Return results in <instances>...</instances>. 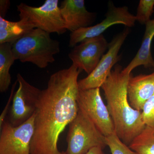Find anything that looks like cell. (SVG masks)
<instances>
[{
  "instance_id": "obj_1",
  "label": "cell",
  "mask_w": 154,
  "mask_h": 154,
  "mask_svg": "<svg viewBox=\"0 0 154 154\" xmlns=\"http://www.w3.org/2000/svg\"><path fill=\"white\" fill-rule=\"evenodd\" d=\"M82 70L72 65L50 77L41 90L35 112L34 131L30 154H64L58 148L60 136L76 116Z\"/></svg>"
},
{
  "instance_id": "obj_2",
  "label": "cell",
  "mask_w": 154,
  "mask_h": 154,
  "mask_svg": "<svg viewBox=\"0 0 154 154\" xmlns=\"http://www.w3.org/2000/svg\"><path fill=\"white\" fill-rule=\"evenodd\" d=\"M130 76L123 72L121 66L116 64L101 87L116 134L128 146L146 126L141 111L134 109L128 101L127 85Z\"/></svg>"
},
{
  "instance_id": "obj_3",
  "label": "cell",
  "mask_w": 154,
  "mask_h": 154,
  "mask_svg": "<svg viewBox=\"0 0 154 154\" xmlns=\"http://www.w3.org/2000/svg\"><path fill=\"white\" fill-rule=\"evenodd\" d=\"M12 51L16 60L30 62L44 69L55 61L54 55L60 52V42L50 33L34 28L12 44Z\"/></svg>"
},
{
  "instance_id": "obj_4",
  "label": "cell",
  "mask_w": 154,
  "mask_h": 154,
  "mask_svg": "<svg viewBox=\"0 0 154 154\" xmlns=\"http://www.w3.org/2000/svg\"><path fill=\"white\" fill-rule=\"evenodd\" d=\"M69 127L67 147L64 154H86L93 148L107 146L106 137L79 107Z\"/></svg>"
},
{
  "instance_id": "obj_5",
  "label": "cell",
  "mask_w": 154,
  "mask_h": 154,
  "mask_svg": "<svg viewBox=\"0 0 154 154\" xmlns=\"http://www.w3.org/2000/svg\"><path fill=\"white\" fill-rule=\"evenodd\" d=\"M58 0H46L38 7L22 3L17 6L20 19L30 22L35 27L50 33L62 34L67 30L62 17Z\"/></svg>"
},
{
  "instance_id": "obj_6",
  "label": "cell",
  "mask_w": 154,
  "mask_h": 154,
  "mask_svg": "<svg viewBox=\"0 0 154 154\" xmlns=\"http://www.w3.org/2000/svg\"><path fill=\"white\" fill-rule=\"evenodd\" d=\"M77 102L79 107L105 137L116 133L113 120L102 99L100 88L79 89Z\"/></svg>"
},
{
  "instance_id": "obj_7",
  "label": "cell",
  "mask_w": 154,
  "mask_h": 154,
  "mask_svg": "<svg viewBox=\"0 0 154 154\" xmlns=\"http://www.w3.org/2000/svg\"><path fill=\"white\" fill-rule=\"evenodd\" d=\"M136 21L135 16L130 13L127 7H116L110 2L105 18L102 22L94 26L80 28L71 33L69 46L74 48L86 39L102 35L113 25L121 24L127 28H131L134 26Z\"/></svg>"
},
{
  "instance_id": "obj_8",
  "label": "cell",
  "mask_w": 154,
  "mask_h": 154,
  "mask_svg": "<svg viewBox=\"0 0 154 154\" xmlns=\"http://www.w3.org/2000/svg\"><path fill=\"white\" fill-rule=\"evenodd\" d=\"M34 121L35 113L19 126L5 121L0 128V154H30Z\"/></svg>"
},
{
  "instance_id": "obj_9",
  "label": "cell",
  "mask_w": 154,
  "mask_h": 154,
  "mask_svg": "<svg viewBox=\"0 0 154 154\" xmlns=\"http://www.w3.org/2000/svg\"><path fill=\"white\" fill-rule=\"evenodd\" d=\"M129 33V28H126L113 37L109 43L107 52L102 57L94 71L86 78L79 81V89L101 88L110 74L112 68L120 60L119 52Z\"/></svg>"
},
{
  "instance_id": "obj_10",
  "label": "cell",
  "mask_w": 154,
  "mask_h": 154,
  "mask_svg": "<svg viewBox=\"0 0 154 154\" xmlns=\"http://www.w3.org/2000/svg\"><path fill=\"white\" fill-rule=\"evenodd\" d=\"M19 87L14 94L10 113V122L19 126L33 115L41 90L30 85L20 73L17 76Z\"/></svg>"
},
{
  "instance_id": "obj_11",
  "label": "cell",
  "mask_w": 154,
  "mask_h": 154,
  "mask_svg": "<svg viewBox=\"0 0 154 154\" xmlns=\"http://www.w3.org/2000/svg\"><path fill=\"white\" fill-rule=\"evenodd\" d=\"M109 43L102 34L82 42L73 48L69 57L72 65L89 75L96 69Z\"/></svg>"
},
{
  "instance_id": "obj_12",
  "label": "cell",
  "mask_w": 154,
  "mask_h": 154,
  "mask_svg": "<svg viewBox=\"0 0 154 154\" xmlns=\"http://www.w3.org/2000/svg\"><path fill=\"white\" fill-rule=\"evenodd\" d=\"M60 8L66 29L71 33L89 27L96 19V13L87 10L84 0H64Z\"/></svg>"
},
{
  "instance_id": "obj_13",
  "label": "cell",
  "mask_w": 154,
  "mask_h": 154,
  "mask_svg": "<svg viewBox=\"0 0 154 154\" xmlns=\"http://www.w3.org/2000/svg\"><path fill=\"white\" fill-rule=\"evenodd\" d=\"M154 94V72L150 74L131 76L127 85V95L130 104L141 111L147 101Z\"/></svg>"
},
{
  "instance_id": "obj_14",
  "label": "cell",
  "mask_w": 154,
  "mask_h": 154,
  "mask_svg": "<svg viewBox=\"0 0 154 154\" xmlns=\"http://www.w3.org/2000/svg\"><path fill=\"white\" fill-rule=\"evenodd\" d=\"M144 34L141 45L135 56L125 68L123 72L131 74L136 68L143 66L146 68H154V60L152 56L151 45L154 37V19L145 25Z\"/></svg>"
},
{
  "instance_id": "obj_15",
  "label": "cell",
  "mask_w": 154,
  "mask_h": 154,
  "mask_svg": "<svg viewBox=\"0 0 154 154\" xmlns=\"http://www.w3.org/2000/svg\"><path fill=\"white\" fill-rule=\"evenodd\" d=\"M34 28L32 24L24 19L11 22L0 17V44H13Z\"/></svg>"
},
{
  "instance_id": "obj_16",
  "label": "cell",
  "mask_w": 154,
  "mask_h": 154,
  "mask_svg": "<svg viewBox=\"0 0 154 154\" xmlns=\"http://www.w3.org/2000/svg\"><path fill=\"white\" fill-rule=\"evenodd\" d=\"M12 43L0 44V92L8 91L11 83L10 70L16 60L12 51Z\"/></svg>"
},
{
  "instance_id": "obj_17",
  "label": "cell",
  "mask_w": 154,
  "mask_h": 154,
  "mask_svg": "<svg viewBox=\"0 0 154 154\" xmlns=\"http://www.w3.org/2000/svg\"><path fill=\"white\" fill-rule=\"evenodd\" d=\"M128 146L138 154H154V128L146 126Z\"/></svg>"
},
{
  "instance_id": "obj_18",
  "label": "cell",
  "mask_w": 154,
  "mask_h": 154,
  "mask_svg": "<svg viewBox=\"0 0 154 154\" xmlns=\"http://www.w3.org/2000/svg\"><path fill=\"white\" fill-rule=\"evenodd\" d=\"M106 137V143L111 154H138L127 145L119 138L116 134Z\"/></svg>"
},
{
  "instance_id": "obj_19",
  "label": "cell",
  "mask_w": 154,
  "mask_h": 154,
  "mask_svg": "<svg viewBox=\"0 0 154 154\" xmlns=\"http://www.w3.org/2000/svg\"><path fill=\"white\" fill-rule=\"evenodd\" d=\"M154 0H140L135 17L136 21L146 25L150 20L154 12Z\"/></svg>"
},
{
  "instance_id": "obj_20",
  "label": "cell",
  "mask_w": 154,
  "mask_h": 154,
  "mask_svg": "<svg viewBox=\"0 0 154 154\" xmlns=\"http://www.w3.org/2000/svg\"><path fill=\"white\" fill-rule=\"evenodd\" d=\"M141 112L145 125L154 128V94L146 102Z\"/></svg>"
},
{
  "instance_id": "obj_21",
  "label": "cell",
  "mask_w": 154,
  "mask_h": 154,
  "mask_svg": "<svg viewBox=\"0 0 154 154\" xmlns=\"http://www.w3.org/2000/svg\"><path fill=\"white\" fill-rule=\"evenodd\" d=\"M17 82H18V81L17 80V81L15 82V84L13 85L12 90H11V95H10V97H9L8 100V102H7L6 106H5L4 110L1 113V115H0V128L2 127L3 124H4V122L5 121L6 116L8 111L9 106H10V104H11V101H13V97H14V90H15V87L17 85Z\"/></svg>"
},
{
  "instance_id": "obj_22",
  "label": "cell",
  "mask_w": 154,
  "mask_h": 154,
  "mask_svg": "<svg viewBox=\"0 0 154 154\" xmlns=\"http://www.w3.org/2000/svg\"><path fill=\"white\" fill-rule=\"evenodd\" d=\"M10 6V2L8 0L0 1V17L5 18L6 13Z\"/></svg>"
},
{
  "instance_id": "obj_23",
  "label": "cell",
  "mask_w": 154,
  "mask_h": 154,
  "mask_svg": "<svg viewBox=\"0 0 154 154\" xmlns=\"http://www.w3.org/2000/svg\"><path fill=\"white\" fill-rule=\"evenodd\" d=\"M103 149L100 147H94L86 154H105L103 151Z\"/></svg>"
}]
</instances>
